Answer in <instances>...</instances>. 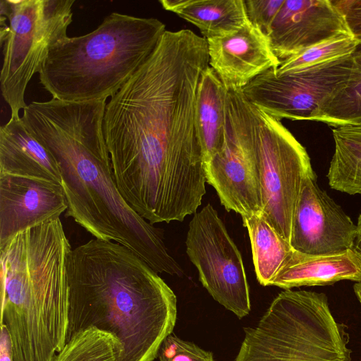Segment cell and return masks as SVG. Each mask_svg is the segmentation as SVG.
<instances>
[{"label": "cell", "mask_w": 361, "mask_h": 361, "mask_svg": "<svg viewBox=\"0 0 361 361\" xmlns=\"http://www.w3.org/2000/svg\"><path fill=\"white\" fill-rule=\"evenodd\" d=\"M207 47L192 30H166L105 107L103 130L115 183L152 224L183 221L206 192L195 105L209 66Z\"/></svg>", "instance_id": "1"}, {"label": "cell", "mask_w": 361, "mask_h": 361, "mask_svg": "<svg viewBox=\"0 0 361 361\" xmlns=\"http://www.w3.org/2000/svg\"><path fill=\"white\" fill-rule=\"evenodd\" d=\"M106 105V99L52 98L29 104L21 119L59 163L66 216L95 238L128 247L156 272L181 276L159 230L131 208L115 183L103 130Z\"/></svg>", "instance_id": "2"}, {"label": "cell", "mask_w": 361, "mask_h": 361, "mask_svg": "<svg viewBox=\"0 0 361 361\" xmlns=\"http://www.w3.org/2000/svg\"><path fill=\"white\" fill-rule=\"evenodd\" d=\"M67 274L66 342L94 327L120 341V361L158 357L176 324L177 298L157 272L128 247L94 238L71 250Z\"/></svg>", "instance_id": "3"}, {"label": "cell", "mask_w": 361, "mask_h": 361, "mask_svg": "<svg viewBox=\"0 0 361 361\" xmlns=\"http://www.w3.org/2000/svg\"><path fill=\"white\" fill-rule=\"evenodd\" d=\"M71 250L60 219L0 246L1 324L8 329L14 361H53L66 344Z\"/></svg>", "instance_id": "4"}, {"label": "cell", "mask_w": 361, "mask_h": 361, "mask_svg": "<svg viewBox=\"0 0 361 361\" xmlns=\"http://www.w3.org/2000/svg\"><path fill=\"white\" fill-rule=\"evenodd\" d=\"M166 30L157 18L113 12L92 32L52 47L39 72L40 84L65 102L106 99L149 59Z\"/></svg>", "instance_id": "5"}, {"label": "cell", "mask_w": 361, "mask_h": 361, "mask_svg": "<svg viewBox=\"0 0 361 361\" xmlns=\"http://www.w3.org/2000/svg\"><path fill=\"white\" fill-rule=\"evenodd\" d=\"M244 331L235 361H351L346 328L323 293L285 290Z\"/></svg>", "instance_id": "6"}, {"label": "cell", "mask_w": 361, "mask_h": 361, "mask_svg": "<svg viewBox=\"0 0 361 361\" xmlns=\"http://www.w3.org/2000/svg\"><path fill=\"white\" fill-rule=\"evenodd\" d=\"M75 0H1L0 41L3 52L1 90L20 117L27 104L25 92L40 71L51 48L68 37Z\"/></svg>", "instance_id": "7"}, {"label": "cell", "mask_w": 361, "mask_h": 361, "mask_svg": "<svg viewBox=\"0 0 361 361\" xmlns=\"http://www.w3.org/2000/svg\"><path fill=\"white\" fill-rule=\"evenodd\" d=\"M225 114L221 147L204 164L207 183L228 212L262 215L255 106L240 90H226Z\"/></svg>", "instance_id": "8"}, {"label": "cell", "mask_w": 361, "mask_h": 361, "mask_svg": "<svg viewBox=\"0 0 361 361\" xmlns=\"http://www.w3.org/2000/svg\"><path fill=\"white\" fill-rule=\"evenodd\" d=\"M255 106L262 216L290 244L306 179L315 174L305 148L277 120Z\"/></svg>", "instance_id": "9"}, {"label": "cell", "mask_w": 361, "mask_h": 361, "mask_svg": "<svg viewBox=\"0 0 361 361\" xmlns=\"http://www.w3.org/2000/svg\"><path fill=\"white\" fill-rule=\"evenodd\" d=\"M351 67L350 55L282 75L271 68L240 90L250 103L277 120L319 121L344 87Z\"/></svg>", "instance_id": "10"}, {"label": "cell", "mask_w": 361, "mask_h": 361, "mask_svg": "<svg viewBox=\"0 0 361 361\" xmlns=\"http://www.w3.org/2000/svg\"><path fill=\"white\" fill-rule=\"evenodd\" d=\"M185 245L210 295L238 318L247 316L251 303L241 255L211 204L194 214Z\"/></svg>", "instance_id": "11"}, {"label": "cell", "mask_w": 361, "mask_h": 361, "mask_svg": "<svg viewBox=\"0 0 361 361\" xmlns=\"http://www.w3.org/2000/svg\"><path fill=\"white\" fill-rule=\"evenodd\" d=\"M357 224L317 183L308 177L294 215L290 245L310 255H331L352 250Z\"/></svg>", "instance_id": "12"}, {"label": "cell", "mask_w": 361, "mask_h": 361, "mask_svg": "<svg viewBox=\"0 0 361 361\" xmlns=\"http://www.w3.org/2000/svg\"><path fill=\"white\" fill-rule=\"evenodd\" d=\"M341 36L353 35L331 0H284L267 37L281 63Z\"/></svg>", "instance_id": "13"}, {"label": "cell", "mask_w": 361, "mask_h": 361, "mask_svg": "<svg viewBox=\"0 0 361 361\" xmlns=\"http://www.w3.org/2000/svg\"><path fill=\"white\" fill-rule=\"evenodd\" d=\"M67 208L56 182L0 175V246L21 231L60 219Z\"/></svg>", "instance_id": "14"}, {"label": "cell", "mask_w": 361, "mask_h": 361, "mask_svg": "<svg viewBox=\"0 0 361 361\" xmlns=\"http://www.w3.org/2000/svg\"><path fill=\"white\" fill-rule=\"evenodd\" d=\"M209 65L226 90H241L257 76L281 63L268 37L249 20L239 30L207 39Z\"/></svg>", "instance_id": "15"}, {"label": "cell", "mask_w": 361, "mask_h": 361, "mask_svg": "<svg viewBox=\"0 0 361 361\" xmlns=\"http://www.w3.org/2000/svg\"><path fill=\"white\" fill-rule=\"evenodd\" d=\"M0 175L61 183V169L56 158L27 130L20 117H11L0 128Z\"/></svg>", "instance_id": "16"}, {"label": "cell", "mask_w": 361, "mask_h": 361, "mask_svg": "<svg viewBox=\"0 0 361 361\" xmlns=\"http://www.w3.org/2000/svg\"><path fill=\"white\" fill-rule=\"evenodd\" d=\"M343 280L361 282V258L353 249L331 255H310L292 249L269 286L288 290Z\"/></svg>", "instance_id": "17"}, {"label": "cell", "mask_w": 361, "mask_h": 361, "mask_svg": "<svg viewBox=\"0 0 361 361\" xmlns=\"http://www.w3.org/2000/svg\"><path fill=\"white\" fill-rule=\"evenodd\" d=\"M162 7L195 25L206 39L223 37L247 22L244 0H160Z\"/></svg>", "instance_id": "18"}, {"label": "cell", "mask_w": 361, "mask_h": 361, "mask_svg": "<svg viewBox=\"0 0 361 361\" xmlns=\"http://www.w3.org/2000/svg\"><path fill=\"white\" fill-rule=\"evenodd\" d=\"M226 90L215 71L209 66L198 83L195 120L204 164L221 147L225 128Z\"/></svg>", "instance_id": "19"}, {"label": "cell", "mask_w": 361, "mask_h": 361, "mask_svg": "<svg viewBox=\"0 0 361 361\" xmlns=\"http://www.w3.org/2000/svg\"><path fill=\"white\" fill-rule=\"evenodd\" d=\"M335 150L327 174L332 189L361 195V122L332 128Z\"/></svg>", "instance_id": "20"}, {"label": "cell", "mask_w": 361, "mask_h": 361, "mask_svg": "<svg viewBox=\"0 0 361 361\" xmlns=\"http://www.w3.org/2000/svg\"><path fill=\"white\" fill-rule=\"evenodd\" d=\"M247 228L258 282L269 286L292 250L262 215L242 218Z\"/></svg>", "instance_id": "21"}, {"label": "cell", "mask_w": 361, "mask_h": 361, "mask_svg": "<svg viewBox=\"0 0 361 361\" xmlns=\"http://www.w3.org/2000/svg\"><path fill=\"white\" fill-rule=\"evenodd\" d=\"M352 67L344 87L331 100L319 121L332 128L361 122V42L351 54Z\"/></svg>", "instance_id": "22"}, {"label": "cell", "mask_w": 361, "mask_h": 361, "mask_svg": "<svg viewBox=\"0 0 361 361\" xmlns=\"http://www.w3.org/2000/svg\"><path fill=\"white\" fill-rule=\"evenodd\" d=\"M121 354L122 345L113 334L90 327L68 341L53 361H120Z\"/></svg>", "instance_id": "23"}, {"label": "cell", "mask_w": 361, "mask_h": 361, "mask_svg": "<svg viewBox=\"0 0 361 361\" xmlns=\"http://www.w3.org/2000/svg\"><path fill=\"white\" fill-rule=\"evenodd\" d=\"M359 41L353 36H341L313 46L281 63L277 75L297 72L352 54Z\"/></svg>", "instance_id": "24"}, {"label": "cell", "mask_w": 361, "mask_h": 361, "mask_svg": "<svg viewBox=\"0 0 361 361\" xmlns=\"http://www.w3.org/2000/svg\"><path fill=\"white\" fill-rule=\"evenodd\" d=\"M158 357L159 361H214L212 352L183 341L173 333L162 342Z\"/></svg>", "instance_id": "25"}, {"label": "cell", "mask_w": 361, "mask_h": 361, "mask_svg": "<svg viewBox=\"0 0 361 361\" xmlns=\"http://www.w3.org/2000/svg\"><path fill=\"white\" fill-rule=\"evenodd\" d=\"M248 20L268 37L284 0H244Z\"/></svg>", "instance_id": "26"}, {"label": "cell", "mask_w": 361, "mask_h": 361, "mask_svg": "<svg viewBox=\"0 0 361 361\" xmlns=\"http://www.w3.org/2000/svg\"><path fill=\"white\" fill-rule=\"evenodd\" d=\"M343 16L350 34L361 42V0H331Z\"/></svg>", "instance_id": "27"}, {"label": "cell", "mask_w": 361, "mask_h": 361, "mask_svg": "<svg viewBox=\"0 0 361 361\" xmlns=\"http://www.w3.org/2000/svg\"><path fill=\"white\" fill-rule=\"evenodd\" d=\"M0 361H14L13 347L7 326L1 324Z\"/></svg>", "instance_id": "28"}, {"label": "cell", "mask_w": 361, "mask_h": 361, "mask_svg": "<svg viewBox=\"0 0 361 361\" xmlns=\"http://www.w3.org/2000/svg\"><path fill=\"white\" fill-rule=\"evenodd\" d=\"M353 249L359 255L361 258V214H360L357 219L356 236Z\"/></svg>", "instance_id": "29"}, {"label": "cell", "mask_w": 361, "mask_h": 361, "mask_svg": "<svg viewBox=\"0 0 361 361\" xmlns=\"http://www.w3.org/2000/svg\"><path fill=\"white\" fill-rule=\"evenodd\" d=\"M354 292L355 295L361 305V282L355 283L353 286Z\"/></svg>", "instance_id": "30"}]
</instances>
